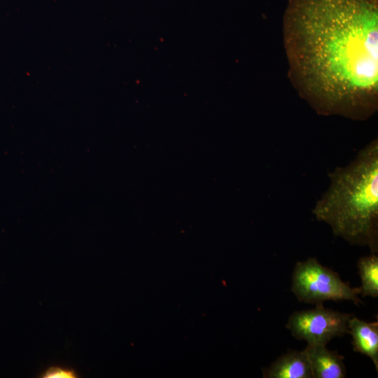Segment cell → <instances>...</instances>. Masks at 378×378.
Wrapping results in <instances>:
<instances>
[{
    "instance_id": "cell-1",
    "label": "cell",
    "mask_w": 378,
    "mask_h": 378,
    "mask_svg": "<svg viewBox=\"0 0 378 378\" xmlns=\"http://www.w3.org/2000/svg\"><path fill=\"white\" fill-rule=\"evenodd\" d=\"M289 77L322 115L365 120L378 107V0H289Z\"/></svg>"
},
{
    "instance_id": "cell-2",
    "label": "cell",
    "mask_w": 378,
    "mask_h": 378,
    "mask_svg": "<svg viewBox=\"0 0 378 378\" xmlns=\"http://www.w3.org/2000/svg\"><path fill=\"white\" fill-rule=\"evenodd\" d=\"M326 191L312 213L332 233L352 245L378 251V141L362 148L348 164L329 175Z\"/></svg>"
},
{
    "instance_id": "cell-3",
    "label": "cell",
    "mask_w": 378,
    "mask_h": 378,
    "mask_svg": "<svg viewBox=\"0 0 378 378\" xmlns=\"http://www.w3.org/2000/svg\"><path fill=\"white\" fill-rule=\"evenodd\" d=\"M291 290L304 303L318 304L326 300H349L357 305L363 303L358 297L359 287H351L337 272L322 265L315 258L295 264Z\"/></svg>"
},
{
    "instance_id": "cell-4",
    "label": "cell",
    "mask_w": 378,
    "mask_h": 378,
    "mask_svg": "<svg viewBox=\"0 0 378 378\" xmlns=\"http://www.w3.org/2000/svg\"><path fill=\"white\" fill-rule=\"evenodd\" d=\"M352 316L318 304L314 309L293 313L286 328L295 339L307 344L326 346L333 338L349 334L348 322Z\"/></svg>"
},
{
    "instance_id": "cell-5",
    "label": "cell",
    "mask_w": 378,
    "mask_h": 378,
    "mask_svg": "<svg viewBox=\"0 0 378 378\" xmlns=\"http://www.w3.org/2000/svg\"><path fill=\"white\" fill-rule=\"evenodd\" d=\"M309 359L313 378H344L346 368L344 357L325 345L307 344L304 349Z\"/></svg>"
},
{
    "instance_id": "cell-6",
    "label": "cell",
    "mask_w": 378,
    "mask_h": 378,
    "mask_svg": "<svg viewBox=\"0 0 378 378\" xmlns=\"http://www.w3.org/2000/svg\"><path fill=\"white\" fill-rule=\"evenodd\" d=\"M354 351L368 356L378 370V322H366L352 316L348 322Z\"/></svg>"
},
{
    "instance_id": "cell-7",
    "label": "cell",
    "mask_w": 378,
    "mask_h": 378,
    "mask_svg": "<svg viewBox=\"0 0 378 378\" xmlns=\"http://www.w3.org/2000/svg\"><path fill=\"white\" fill-rule=\"evenodd\" d=\"M265 378H313L304 350L290 351L263 370Z\"/></svg>"
},
{
    "instance_id": "cell-8",
    "label": "cell",
    "mask_w": 378,
    "mask_h": 378,
    "mask_svg": "<svg viewBox=\"0 0 378 378\" xmlns=\"http://www.w3.org/2000/svg\"><path fill=\"white\" fill-rule=\"evenodd\" d=\"M361 279L359 287L362 297H378V257L375 253L360 258L357 263Z\"/></svg>"
},
{
    "instance_id": "cell-9",
    "label": "cell",
    "mask_w": 378,
    "mask_h": 378,
    "mask_svg": "<svg viewBox=\"0 0 378 378\" xmlns=\"http://www.w3.org/2000/svg\"><path fill=\"white\" fill-rule=\"evenodd\" d=\"M42 378H77V372L72 368L52 366L46 369L40 376Z\"/></svg>"
}]
</instances>
